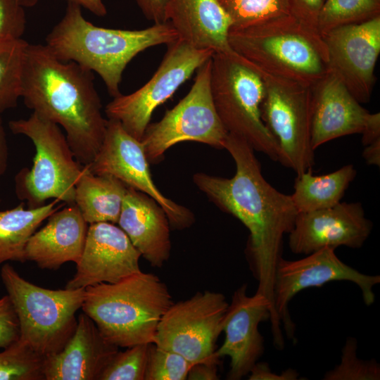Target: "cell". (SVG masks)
Segmentation results:
<instances>
[{"mask_svg":"<svg viewBox=\"0 0 380 380\" xmlns=\"http://www.w3.org/2000/svg\"><path fill=\"white\" fill-rule=\"evenodd\" d=\"M224 148L236 165L231 178L195 173V185L220 209L249 231L247 254L258 281L256 292L270 301L271 331H280L281 322L274 303V279L282 258L283 240L293 227L298 211L291 195L276 189L264 178L255 150L243 138L229 134Z\"/></svg>","mask_w":380,"mask_h":380,"instance_id":"obj_1","label":"cell"},{"mask_svg":"<svg viewBox=\"0 0 380 380\" xmlns=\"http://www.w3.org/2000/svg\"><path fill=\"white\" fill-rule=\"evenodd\" d=\"M21 98L34 113L64 129L80 164L93 161L104 139L107 119L92 72L59 59L46 44H29Z\"/></svg>","mask_w":380,"mask_h":380,"instance_id":"obj_2","label":"cell"},{"mask_svg":"<svg viewBox=\"0 0 380 380\" xmlns=\"http://www.w3.org/2000/svg\"><path fill=\"white\" fill-rule=\"evenodd\" d=\"M179 39L168 23L142 30L96 26L83 16L82 7L68 3L65 14L46 37V45L59 59L73 61L97 73L113 97L121 94L120 84L128 63L152 46Z\"/></svg>","mask_w":380,"mask_h":380,"instance_id":"obj_3","label":"cell"},{"mask_svg":"<svg viewBox=\"0 0 380 380\" xmlns=\"http://www.w3.org/2000/svg\"><path fill=\"white\" fill-rule=\"evenodd\" d=\"M173 303L166 284L140 271L115 283L85 288L82 310L118 348L153 343L158 325Z\"/></svg>","mask_w":380,"mask_h":380,"instance_id":"obj_4","label":"cell"},{"mask_svg":"<svg viewBox=\"0 0 380 380\" xmlns=\"http://www.w3.org/2000/svg\"><path fill=\"white\" fill-rule=\"evenodd\" d=\"M228 41L241 58L276 76L313 87L328 72L321 35L292 15L230 29Z\"/></svg>","mask_w":380,"mask_h":380,"instance_id":"obj_5","label":"cell"},{"mask_svg":"<svg viewBox=\"0 0 380 380\" xmlns=\"http://www.w3.org/2000/svg\"><path fill=\"white\" fill-rule=\"evenodd\" d=\"M210 89L217 113L227 132L278 161V143L261 117L265 86L259 69L238 54L214 53Z\"/></svg>","mask_w":380,"mask_h":380,"instance_id":"obj_6","label":"cell"},{"mask_svg":"<svg viewBox=\"0 0 380 380\" xmlns=\"http://www.w3.org/2000/svg\"><path fill=\"white\" fill-rule=\"evenodd\" d=\"M1 278L18 317L19 340L44 357L59 352L76 328L85 289H45L8 264L2 266Z\"/></svg>","mask_w":380,"mask_h":380,"instance_id":"obj_7","label":"cell"},{"mask_svg":"<svg viewBox=\"0 0 380 380\" xmlns=\"http://www.w3.org/2000/svg\"><path fill=\"white\" fill-rule=\"evenodd\" d=\"M8 125L13 134L28 137L35 148L31 169L24 167L15 177L18 198L28 208L43 205L51 198L75 203V186L84 165L75 159L59 126L34 112Z\"/></svg>","mask_w":380,"mask_h":380,"instance_id":"obj_8","label":"cell"},{"mask_svg":"<svg viewBox=\"0 0 380 380\" xmlns=\"http://www.w3.org/2000/svg\"><path fill=\"white\" fill-rule=\"evenodd\" d=\"M212 57L198 70L188 94L163 118L146 127L141 140L149 163L161 161L165 151L183 141L224 148L228 132L215 108L211 89Z\"/></svg>","mask_w":380,"mask_h":380,"instance_id":"obj_9","label":"cell"},{"mask_svg":"<svg viewBox=\"0 0 380 380\" xmlns=\"http://www.w3.org/2000/svg\"><path fill=\"white\" fill-rule=\"evenodd\" d=\"M259 70L265 86L261 117L278 143V161L297 175L312 170V87Z\"/></svg>","mask_w":380,"mask_h":380,"instance_id":"obj_10","label":"cell"},{"mask_svg":"<svg viewBox=\"0 0 380 380\" xmlns=\"http://www.w3.org/2000/svg\"><path fill=\"white\" fill-rule=\"evenodd\" d=\"M167 46L159 67L144 86L129 94L113 97L105 108L108 119L118 120L140 141L154 110L214 53L210 49L194 48L180 39Z\"/></svg>","mask_w":380,"mask_h":380,"instance_id":"obj_11","label":"cell"},{"mask_svg":"<svg viewBox=\"0 0 380 380\" xmlns=\"http://www.w3.org/2000/svg\"><path fill=\"white\" fill-rule=\"evenodd\" d=\"M228 305L223 293L207 290L173 303L160 320L153 343L182 355L192 365L219 362L216 341Z\"/></svg>","mask_w":380,"mask_h":380,"instance_id":"obj_12","label":"cell"},{"mask_svg":"<svg viewBox=\"0 0 380 380\" xmlns=\"http://www.w3.org/2000/svg\"><path fill=\"white\" fill-rule=\"evenodd\" d=\"M336 281L355 284L367 306L375 300L374 287L380 283L379 275L365 274L341 260L335 249L324 248L296 260L283 258L279 262L274 279V303L282 329L289 338H294L295 324L289 311L292 298L300 291L320 287Z\"/></svg>","mask_w":380,"mask_h":380,"instance_id":"obj_13","label":"cell"},{"mask_svg":"<svg viewBox=\"0 0 380 380\" xmlns=\"http://www.w3.org/2000/svg\"><path fill=\"white\" fill-rule=\"evenodd\" d=\"M142 143L129 134L115 120L107 119L102 144L89 171L97 175L113 176L127 186L154 199L164 210L170 227L182 230L195 222L194 213L165 196L153 181Z\"/></svg>","mask_w":380,"mask_h":380,"instance_id":"obj_14","label":"cell"},{"mask_svg":"<svg viewBox=\"0 0 380 380\" xmlns=\"http://www.w3.org/2000/svg\"><path fill=\"white\" fill-rule=\"evenodd\" d=\"M321 37L327 48L328 72L336 75L360 103L368 102L380 53V15L337 27Z\"/></svg>","mask_w":380,"mask_h":380,"instance_id":"obj_15","label":"cell"},{"mask_svg":"<svg viewBox=\"0 0 380 380\" xmlns=\"http://www.w3.org/2000/svg\"><path fill=\"white\" fill-rule=\"evenodd\" d=\"M247 289V284H243L234 292L222 323L224 340L215 352L219 358L230 359L229 380H239L248 375L262 357L265 345L259 325L272 316L267 298L257 292L249 296Z\"/></svg>","mask_w":380,"mask_h":380,"instance_id":"obj_16","label":"cell"},{"mask_svg":"<svg viewBox=\"0 0 380 380\" xmlns=\"http://www.w3.org/2000/svg\"><path fill=\"white\" fill-rule=\"evenodd\" d=\"M372 229L360 202H340L336 205L298 213L289 233V246L295 254L308 255L324 248H360Z\"/></svg>","mask_w":380,"mask_h":380,"instance_id":"obj_17","label":"cell"},{"mask_svg":"<svg viewBox=\"0 0 380 380\" xmlns=\"http://www.w3.org/2000/svg\"><path fill=\"white\" fill-rule=\"evenodd\" d=\"M141 257L125 232L115 224H90L76 272L65 288L85 289L101 283H115L141 271Z\"/></svg>","mask_w":380,"mask_h":380,"instance_id":"obj_18","label":"cell"},{"mask_svg":"<svg viewBox=\"0 0 380 380\" xmlns=\"http://www.w3.org/2000/svg\"><path fill=\"white\" fill-rule=\"evenodd\" d=\"M376 114L364 108L342 82L328 72L312 87L313 149L341 137L362 134Z\"/></svg>","mask_w":380,"mask_h":380,"instance_id":"obj_19","label":"cell"},{"mask_svg":"<svg viewBox=\"0 0 380 380\" xmlns=\"http://www.w3.org/2000/svg\"><path fill=\"white\" fill-rule=\"evenodd\" d=\"M119 348L108 342L84 312L76 328L57 353L44 358V380H98Z\"/></svg>","mask_w":380,"mask_h":380,"instance_id":"obj_20","label":"cell"},{"mask_svg":"<svg viewBox=\"0 0 380 380\" xmlns=\"http://www.w3.org/2000/svg\"><path fill=\"white\" fill-rule=\"evenodd\" d=\"M118 224L152 267H161L168 260L170 222L164 210L151 197L127 186Z\"/></svg>","mask_w":380,"mask_h":380,"instance_id":"obj_21","label":"cell"},{"mask_svg":"<svg viewBox=\"0 0 380 380\" xmlns=\"http://www.w3.org/2000/svg\"><path fill=\"white\" fill-rule=\"evenodd\" d=\"M68 205L52 213L47 223L32 235L25 248L26 261L53 270L67 262H79L89 224L75 203Z\"/></svg>","mask_w":380,"mask_h":380,"instance_id":"obj_22","label":"cell"},{"mask_svg":"<svg viewBox=\"0 0 380 380\" xmlns=\"http://www.w3.org/2000/svg\"><path fill=\"white\" fill-rule=\"evenodd\" d=\"M165 18L193 47L237 55L228 41L231 20L218 0H167Z\"/></svg>","mask_w":380,"mask_h":380,"instance_id":"obj_23","label":"cell"},{"mask_svg":"<svg viewBox=\"0 0 380 380\" xmlns=\"http://www.w3.org/2000/svg\"><path fill=\"white\" fill-rule=\"evenodd\" d=\"M127 186L110 175L91 173L88 165L75 186V203L89 224H118Z\"/></svg>","mask_w":380,"mask_h":380,"instance_id":"obj_24","label":"cell"},{"mask_svg":"<svg viewBox=\"0 0 380 380\" xmlns=\"http://www.w3.org/2000/svg\"><path fill=\"white\" fill-rule=\"evenodd\" d=\"M57 200L37 208H24V203L0 210V265L8 261L25 262V248L41 223L63 204Z\"/></svg>","mask_w":380,"mask_h":380,"instance_id":"obj_25","label":"cell"},{"mask_svg":"<svg viewBox=\"0 0 380 380\" xmlns=\"http://www.w3.org/2000/svg\"><path fill=\"white\" fill-rule=\"evenodd\" d=\"M356 174L354 166L347 165L325 175H313L309 170L297 175L291 196L298 213L336 205L341 202Z\"/></svg>","mask_w":380,"mask_h":380,"instance_id":"obj_26","label":"cell"},{"mask_svg":"<svg viewBox=\"0 0 380 380\" xmlns=\"http://www.w3.org/2000/svg\"><path fill=\"white\" fill-rule=\"evenodd\" d=\"M28 44L22 37L0 39V114L21 98Z\"/></svg>","mask_w":380,"mask_h":380,"instance_id":"obj_27","label":"cell"},{"mask_svg":"<svg viewBox=\"0 0 380 380\" xmlns=\"http://www.w3.org/2000/svg\"><path fill=\"white\" fill-rule=\"evenodd\" d=\"M380 15V0H325L318 20L320 35L342 25Z\"/></svg>","mask_w":380,"mask_h":380,"instance_id":"obj_28","label":"cell"},{"mask_svg":"<svg viewBox=\"0 0 380 380\" xmlns=\"http://www.w3.org/2000/svg\"><path fill=\"white\" fill-rule=\"evenodd\" d=\"M238 29L291 15L289 0H218Z\"/></svg>","mask_w":380,"mask_h":380,"instance_id":"obj_29","label":"cell"},{"mask_svg":"<svg viewBox=\"0 0 380 380\" xmlns=\"http://www.w3.org/2000/svg\"><path fill=\"white\" fill-rule=\"evenodd\" d=\"M0 353V380H44V357L18 340Z\"/></svg>","mask_w":380,"mask_h":380,"instance_id":"obj_30","label":"cell"},{"mask_svg":"<svg viewBox=\"0 0 380 380\" xmlns=\"http://www.w3.org/2000/svg\"><path fill=\"white\" fill-rule=\"evenodd\" d=\"M151 343L137 344L123 351L118 350L98 380H145Z\"/></svg>","mask_w":380,"mask_h":380,"instance_id":"obj_31","label":"cell"},{"mask_svg":"<svg viewBox=\"0 0 380 380\" xmlns=\"http://www.w3.org/2000/svg\"><path fill=\"white\" fill-rule=\"evenodd\" d=\"M355 338L348 337L341 350V362L327 372L324 380H379L380 365L374 359L365 360L357 355Z\"/></svg>","mask_w":380,"mask_h":380,"instance_id":"obj_32","label":"cell"},{"mask_svg":"<svg viewBox=\"0 0 380 380\" xmlns=\"http://www.w3.org/2000/svg\"><path fill=\"white\" fill-rule=\"evenodd\" d=\"M192 364L182 355L151 343L145 380H186Z\"/></svg>","mask_w":380,"mask_h":380,"instance_id":"obj_33","label":"cell"},{"mask_svg":"<svg viewBox=\"0 0 380 380\" xmlns=\"http://www.w3.org/2000/svg\"><path fill=\"white\" fill-rule=\"evenodd\" d=\"M26 23L25 8L17 0H0V39L22 37Z\"/></svg>","mask_w":380,"mask_h":380,"instance_id":"obj_34","label":"cell"},{"mask_svg":"<svg viewBox=\"0 0 380 380\" xmlns=\"http://www.w3.org/2000/svg\"><path fill=\"white\" fill-rule=\"evenodd\" d=\"M20 338V327L12 302L8 295L0 298V348H5Z\"/></svg>","mask_w":380,"mask_h":380,"instance_id":"obj_35","label":"cell"},{"mask_svg":"<svg viewBox=\"0 0 380 380\" xmlns=\"http://www.w3.org/2000/svg\"><path fill=\"white\" fill-rule=\"evenodd\" d=\"M324 1L325 0H289L291 15L317 33L319 16Z\"/></svg>","mask_w":380,"mask_h":380,"instance_id":"obj_36","label":"cell"},{"mask_svg":"<svg viewBox=\"0 0 380 380\" xmlns=\"http://www.w3.org/2000/svg\"><path fill=\"white\" fill-rule=\"evenodd\" d=\"M298 372L293 369H288L281 374L273 372L266 362H256L248 374L249 380H296L298 379Z\"/></svg>","mask_w":380,"mask_h":380,"instance_id":"obj_37","label":"cell"},{"mask_svg":"<svg viewBox=\"0 0 380 380\" xmlns=\"http://www.w3.org/2000/svg\"><path fill=\"white\" fill-rule=\"evenodd\" d=\"M146 18L160 24L166 23L165 11L167 0H134Z\"/></svg>","mask_w":380,"mask_h":380,"instance_id":"obj_38","label":"cell"},{"mask_svg":"<svg viewBox=\"0 0 380 380\" xmlns=\"http://www.w3.org/2000/svg\"><path fill=\"white\" fill-rule=\"evenodd\" d=\"M216 362H201L193 364L189 371V380H217V365Z\"/></svg>","mask_w":380,"mask_h":380,"instance_id":"obj_39","label":"cell"},{"mask_svg":"<svg viewBox=\"0 0 380 380\" xmlns=\"http://www.w3.org/2000/svg\"><path fill=\"white\" fill-rule=\"evenodd\" d=\"M8 161V146L6 131L0 114V180L4 175ZM1 203V197H0Z\"/></svg>","mask_w":380,"mask_h":380,"instance_id":"obj_40","label":"cell"},{"mask_svg":"<svg viewBox=\"0 0 380 380\" xmlns=\"http://www.w3.org/2000/svg\"><path fill=\"white\" fill-rule=\"evenodd\" d=\"M68 3H73L89 11L97 16H104L107 13L103 0H65Z\"/></svg>","mask_w":380,"mask_h":380,"instance_id":"obj_41","label":"cell"},{"mask_svg":"<svg viewBox=\"0 0 380 380\" xmlns=\"http://www.w3.org/2000/svg\"><path fill=\"white\" fill-rule=\"evenodd\" d=\"M362 156L369 165L379 166L380 164V139L365 146Z\"/></svg>","mask_w":380,"mask_h":380,"instance_id":"obj_42","label":"cell"},{"mask_svg":"<svg viewBox=\"0 0 380 380\" xmlns=\"http://www.w3.org/2000/svg\"><path fill=\"white\" fill-rule=\"evenodd\" d=\"M18 3L24 8H31L34 6L39 0H17Z\"/></svg>","mask_w":380,"mask_h":380,"instance_id":"obj_43","label":"cell"}]
</instances>
